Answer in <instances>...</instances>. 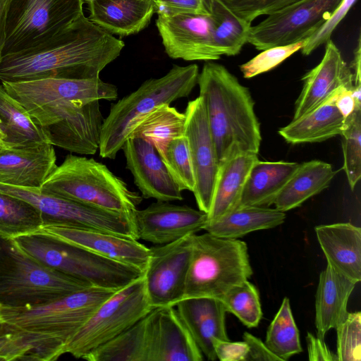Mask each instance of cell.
I'll use <instances>...</instances> for the list:
<instances>
[{
  "mask_svg": "<svg viewBox=\"0 0 361 361\" xmlns=\"http://www.w3.org/2000/svg\"><path fill=\"white\" fill-rule=\"evenodd\" d=\"M124 42L85 14L34 49L3 56L1 82L44 78L92 79L119 56Z\"/></svg>",
  "mask_w": 361,
  "mask_h": 361,
  "instance_id": "6da1fadb",
  "label": "cell"
},
{
  "mask_svg": "<svg viewBox=\"0 0 361 361\" xmlns=\"http://www.w3.org/2000/svg\"><path fill=\"white\" fill-rule=\"evenodd\" d=\"M219 162L237 152L259 153L260 125L249 90L223 65L207 61L197 78Z\"/></svg>",
  "mask_w": 361,
  "mask_h": 361,
  "instance_id": "7a4b0ae2",
  "label": "cell"
},
{
  "mask_svg": "<svg viewBox=\"0 0 361 361\" xmlns=\"http://www.w3.org/2000/svg\"><path fill=\"white\" fill-rule=\"evenodd\" d=\"M116 291L90 286L41 305L1 306V317L24 334L31 348L26 360H56L64 354L70 339Z\"/></svg>",
  "mask_w": 361,
  "mask_h": 361,
  "instance_id": "3957f363",
  "label": "cell"
},
{
  "mask_svg": "<svg viewBox=\"0 0 361 361\" xmlns=\"http://www.w3.org/2000/svg\"><path fill=\"white\" fill-rule=\"evenodd\" d=\"M2 86L42 128L75 118H103L99 102L118 99L116 86L99 77L4 82Z\"/></svg>",
  "mask_w": 361,
  "mask_h": 361,
  "instance_id": "277c9868",
  "label": "cell"
},
{
  "mask_svg": "<svg viewBox=\"0 0 361 361\" xmlns=\"http://www.w3.org/2000/svg\"><path fill=\"white\" fill-rule=\"evenodd\" d=\"M40 190L103 210L133 216L142 197L104 164L68 154L44 180Z\"/></svg>",
  "mask_w": 361,
  "mask_h": 361,
  "instance_id": "5b68a950",
  "label": "cell"
},
{
  "mask_svg": "<svg viewBox=\"0 0 361 361\" xmlns=\"http://www.w3.org/2000/svg\"><path fill=\"white\" fill-rule=\"evenodd\" d=\"M199 73L197 64L173 65L164 75L145 80L114 104L102 126L100 157L115 159L140 118L161 104L189 96L197 85Z\"/></svg>",
  "mask_w": 361,
  "mask_h": 361,
  "instance_id": "8992f818",
  "label": "cell"
},
{
  "mask_svg": "<svg viewBox=\"0 0 361 361\" xmlns=\"http://www.w3.org/2000/svg\"><path fill=\"white\" fill-rule=\"evenodd\" d=\"M91 285L50 268L0 236V305H41Z\"/></svg>",
  "mask_w": 361,
  "mask_h": 361,
  "instance_id": "52a82bcc",
  "label": "cell"
},
{
  "mask_svg": "<svg viewBox=\"0 0 361 361\" xmlns=\"http://www.w3.org/2000/svg\"><path fill=\"white\" fill-rule=\"evenodd\" d=\"M32 257L92 286L118 290L143 275L140 269L42 233L13 238Z\"/></svg>",
  "mask_w": 361,
  "mask_h": 361,
  "instance_id": "ba28073f",
  "label": "cell"
},
{
  "mask_svg": "<svg viewBox=\"0 0 361 361\" xmlns=\"http://www.w3.org/2000/svg\"><path fill=\"white\" fill-rule=\"evenodd\" d=\"M192 247L183 299H221L252 274L246 243L208 232L192 236Z\"/></svg>",
  "mask_w": 361,
  "mask_h": 361,
  "instance_id": "9c48e42d",
  "label": "cell"
},
{
  "mask_svg": "<svg viewBox=\"0 0 361 361\" xmlns=\"http://www.w3.org/2000/svg\"><path fill=\"white\" fill-rule=\"evenodd\" d=\"M84 0H8L3 56L47 42L84 14Z\"/></svg>",
  "mask_w": 361,
  "mask_h": 361,
  "instance_id": "30bf717a",
  "label": "cell"
},
{
  "mask_svg": "<svg viewBox=\"0 0 361 361\" xmlns=\"http://www.w3.org/2000/svg\"><path fill=\"white\" fill-rule=\"evenodd\" d=\"M152 309L142 275L116 291L99 306L66 344L64 354L82 359L132 326Z\"/></svg>",
  "mask_w": 361,
  "mask_h": 361,
  "instance_id": "8fae6325",
  "label": "cell"
},
{
  "mask_svg": "<svg viewBox=\"0 0 361 361\" xmlns=\"http://www.w3.org/2000/svg\"><path fill=\"white\" fill-rule=\"evenodd\" d=\"M0 192L18 197L34 207L44 224L103 231L138 240L133 216L103 210L42 192L40 188H26L0 183Z\"/></svg>",
  "mask_w": 361,
  "mask_h": 361,
  "instance_id": "7c38bea8",
  "label": "cell"
},
{
  "mask_svg": "<svg viewBox=\"0 0 361 361\" xmlns=\"http://www.w3.org/2000/svg\"><path fill=\"white\" fill-rule=\"evenodd\" d=\"M342 0H300L267 15L251 26L247 43L257 50L308 39L332 14Z\"/></svg>",
  "mask_w": 361,
  "mask_h": 361,
  "instance_id": "4fadbf2b",
  "label": "cell"
},
{
  "mask_svg": "<svg viewBox=\"0 0 361 361\" xmlns=\"http://www.w3.org/2000/svg\"><path fill=\"white\" fill-rule=\"evenodd\" d=\"M192 236L149 247V259L143 278L153 308L175 307L183 299L192 254Z\"/></svg>",
  "mask_w": 361,
  "mask_h": 361,
  "instance_id": "5bb4252c",
  "label": "cell"
},
{
  "mask_svg": "<svg viewBox=\"0 0 361 361\" xmlns=\"http://www.w3.org/2000/svg\"><path fill=\"white\" fill-rule=\"evenodd\" d=\"M184 114V135L189 147L195 182L192 192L198 209L207 214L219 162L202 99L199 96L189 101Z\"/></svg>",
  "mask_w": 361,
  "mask_h": 361,
  "instance_id": "9a60e30c",
  "label": "cell"
},
{
  "mask_svg": "<svg viewBox=\"0 0 361 361\" xmlns=\"http://www.w3.org/2000/svg\"><path fill=\"white\" fill-rule=\"evenodd\" d=\"M156 25L165 52L171 59L212 61L222 56L209 14L158 16Z\"/></svg>",
  "mask_w": 361,
  "mask_h": 361,
  "instance_id": "2e32d148",
  "label": "cell"
},
{
  "mask_svg": "<svg viewBox=\"0 0 361 361\" xmlns=\"http://www.w3.org/2000/svg\"><path fill=\"white\" fill-rule=\"evenodd\" d=\"M133 221L138 240L165 245L204 230L207 214L185 204L157 200L137 209Z\"/></svg>",
  "mask_w": 361,
  "mask_h": 361,
  "instance_id": "e0dca14e",
  "label": "cell"
},
{
  "mask_svg": "<svg viewBox=\"0 0 361 361\" xmlns=\"http://www.w3.org/2000/svg\"><path fill=\"white\" fill-rule=\"evenodd\" d=\"M126 169L142 198L157 201H180L182 191L172 178L154 146L138 137L130 136L122 149Z\"/></svg>",
  "mask_w": 361,
  "mask_h": 361,
  "instance_id": "ac0fdd59",
  "label": "cell"
},
{
  "mask_svg": "<svg viewBox=\"0 0 361 361\" xmlns=\"http://www.w3.org/2000/svg\"><path fill=\"white\" fill-rule=\"evenodd\" d=\"M302 88L298 97L293 120L324 104L343 90H353V73L334 42L326 43L320 63L302 78Z\"/></svg>",
  "mask_w": 361,
  "mask_h": 361,
  "instance_id": "d6986e66",
  "label": "cell"
},
{
  "mask_svg": "<svg viewBox=\"0 0 361 361\" xmlns=\"http://www.w3.org/2000/svg\"><path fill=\"white\" fill-rule=\"evenodd\" d=\"M37 232L51 235L102 257L135 267L143 273L148 263L149 247L137 240L103 231L54 224L43 225Z\"/></svg>",
  "mask_w": 361,
  "mask_h": 361,
  "instance_id": "ffe728a7",
  "label": "cell"
},
{
  "mask_svg": "<svg viewBox=\"0 0 361 361\" xmlns=\"http://www.w3.org/2000/svg\"><path fill=\"white\" fill-rule=\"evenodd\" d=\"M151 361H202L203 354L176 307L152 309Z\"/></svg>",
  "mask_w": 361,
  "mask_h": 361,
  "instance_id": "44dd1931",
  "label": "cell"
},
{
  "mask_svg": "<svg viewBox=\"0 0 361 361\" xmlns=\"http://www.w3.org/2000/svg\"><path fill=\"white\" fill-rule=\"evenodd\" d=\"M51 144L0 150V183L40 188L57 166Z\"/></svg>",
  "mask_w": 361,
  "mask_h": 361,
  "instance_id": "7402d4cb",
  "label": "cell"
},
{
  "mask_svg": "<svg viewBox=\"0 0 361 361\" xmlns=\"http://www.w3.org/2000/svg\"><path fill=\"white\" fill-rule=\"evenodd\" d=\"M176 309L200 349L209 360H215L212 340H229L225 324L226 310L217 298L196 297L179 301Z\"/></svg>",
  "mask_w": 361,
  "mask_h": 361,
  "instance_id": "603a6c76",
  "label": "cell"
},
{
  "mask_svg": "<svg viewBox=\"0 0 361 361\" xmlns=\"http://www.w3.org/2000/svg\"><path fill=\"white\" fill-rule=\"evenodd\" d=\"M87 18L112 35L126 37L145 29L155 13L152 0H84Z\"/></svg>",
  "mask_w": 361,
  "mask_h": 361,
  "instance_id": "cb8c5ba5",
  "label": "cell"
},
{
  "mask_svg": "<svg viewBox=\"0 0 361 361\" xmlns=\"http://www.w3.org/2000/svg\"><path fill=\"white\" fill-rule=\"evenodd\" d=\"M327 264L356 283L361 280V228L350 223L314 228Z\"/></svg>",
  "mask_w": 361,
  "mask_h": 361,
  "instance_id": "d4e9b609",
  "label": "cell"
},
{
  "mask_svg": "<svg viewBox=\"0 0 361 361\" xmlns=\"http://www.w3.org/2000/svg\"><path fill=\"white\" fill-rule=\"evenodd\" d=\"M356 283L327 264L319 277L315 296L317 336L325 334L346 317L349 297Z\"/></svg>",
  "mask_w": 361,
  "mask_h": 361,
  "instance_id": "484cf974",
  "label": "cell"
},
{
  "mask_svg": "<svg viewBox=\"0 0 361 361\" xmlns=\"http://www.w3.org/2000/svg\"><path fill=\"white\" fill-rule=\"evenodd\" d=\"M258 154L235 152L219 163L207 222L215 221L237 207L243 187Z\"/></svg>",
  "mask_w": 361,
  "mask_h": 361,
  "instance_id": "4316f807",
  "label": "cell"
},
{
  "mask_svg": "<svg viewBox=\"0 0 361 361\" xmlns=\"http://www.w3.org/2000/svg\"><path fill=\"white\" fill-rule=\"evenodd\" d=\"M299 165L296 162L258 159L250 171L237 207H269Z\"/></svg>",
  "mask_w": 361,
  "mask_h": 361,
  "instance_id": "83f0119b",
  "label": "cell"
},
{
  "mask_svg": "<svg viewBox=\"0 0 361 361\" xmlns=\"http://www.w3.org/2000/svg\"><path fill=\"white\" fill-rule=\"evenodd\" d=\"M336 94L306 114L292 120L279 129V134L291 144L320 142L340 135L345 118L335 104Z\"/></svg>",
  "mask_w": 361,
  "mask_h": 361,
  "instance_id": "f1b7e54d",
  "label": "cell"
},
{
  "mask_svg": "<svg viewBox=\"0 0 361 361\" xmlns=\"http://www.w3.org/2000/svg\"><path fill=\"white\" fill-rule=\"evenodd\" d=\"M152 310L132 326L82 359L88 361H150Z\"/></svg>",
  "mask_w": 361,
  "mask_h": 361,
  "instance_id": "f546056e",
  "label": "cell"
},
{
  "mask_svg": "<svg viewBox=\"0 0 361 361\" xmlns=\"http://www.w3.org/2000/svg\"><path fill=\"white\" fill-rule=\"evenodd\" d=\"M336 174L332 166L323 161L311 160L300 164L276 197L275 208L285 212L300 207L327 188Z\"/></svg>",
  "mask_w": 361,
  "mask_h": 361,
  "instance_id": "4dcf8cb0",
  "label": "cell"
},
{
  "mask_svg": "<svg viewBox=\"0 0 361 361\" xmlns=\"http://www.w3.org/2000/svg\"><path fill=\"white\" fill-rule=\"evenodd\" d=\"M285 219V212L276 208L239 207L215 221L207 222L204 230L218 237L238 239L253 231L276 227Z\"/></svg>",
  "mask_w": 361,
  "mask_h": 361,
  "instance_id": "1f68e13d",
  "label": "cell"
},
{
  "mask_svg": "<svg viewBox=\"0 0 361 361\" xmlns=\"http://www.w3.org/2000/svg\"><path fill=\"white\" fill-rule=\"evenodd\" d=\"M0 121L6 136L7 149L50 144L44 129L2 85H0Z\"/></svg>",
  "mask_w": 361,
  "mask_h": 361,
  "instance_id": "d6a6232c",
  "label": "cell"
},
{
  "mask_svg": "<svg viewBox=\"0 0 361 361\" xmlns=\"http://www.w3.org/2000/svg\"><path fill=\"white\" fill-rule=\"evenodd\" d=\"M185 123L184 113L169 104H163L140 118L130 136L149 141L159 154L171 140L184 135Z\"/></svg>",
  "mask_w": 361,
  "mask_h": 361,
  "instance_id": "836d02e7",
  "label": "cell"
},
{
  "mask_svg": "<svg viewBox=\"0 0 361 361\" xmlns=\"http://www.w3.org/2000/svg\"><path fill=\"white\" fill-rule=\"evenodd\" d=\"M216 44L222 56L238 54L247 43L252 24L236 16L221 0H206Z\"/></svg>",
  "mask_w": 361,
  "mask_h": 361,
  "instance_id": "e575fe53",
  "label": "cell"
},
{
  "mask_svg": "<svg viewBox=\"0 0 361 361\" xmlns=\"http://www.w3.org/2000/svg\"><path fill=\"white\" fill-rule=\"evenodd\" d=\"M43 224L40 213L34 207L0 192V236L14 238L35 233Z\"/></svg>",
  "mask_w": 361,
  "mask_h": 361,
  "instance_id": "d590c367",
  "label": "cell"
},
{
  "mask_svg": "<svg viewBox=\"0 0 361 361\" xmlns=\"http://www.w3.org/2000/svg\"><path fill=\"white\" fill-rule=\"evenodd\" d=\"M264 343L282 361H286L302 351L299 331L288 298H284L279 311L270 323Z\"/></svg>",
  "mask_w": 361,
  "mask_h": 361,
  "instance_id": "8d00e7d4",
  "label": "cell"
},
{
  "mask_svg": "<svg viewBox=\"0 0 361 361\" xmlns=\"http://www.w3.org/2000/svg\"><path fill=\"white\" fill-rule=\"evenodd\" d=\"M226 312L249 328L258 326L262 311L259 293L248 280L233 287L221 299Z\"/></svg>",
  "mask_w": 361,
  "mask_h": 361,
  "instance_id": "74e56055",
  "label": "cell"
},
{
  "mask_svg": "<svg viewBox=\"0 0 361 361\" xmlns=\"http://www.w3.org/2000/svg\"><path fill=\"white\" fill-rule=\"evenodd\" d=\"M340 135L342 137L343 169L353 190L361 177V107L345 119Z\"/></svg>",
  "mask_w": 361,
  "mask_h": 361,
  "instance_id": "f35d334b",
  "label": "cell"
},
{
  "mask_svg": "<svg viewBox=\"0 0 361 361\" xmlns=\"http://www.w3.org/2000/svg\"><path fill=\"white\" fill-rule=\"evenodd\" d=\"M159 154L180 190L193 192L195 177L185 135L171 140Z\"/></svg>",
  "mask_w": 361,
  "mask_h": 361,
  "instance_id": "ab89813d",
  "label": "cell"
},
{
  "mask_svg": "<svg viewBox=\"0 0 361 361\" xmlns=\"http://www.w3.org/2000/svg\"><path fill=\"white\" fill-rule=\"evenodd\" d=\"M338 361L361 360V313L348 312L345 319L336 327Z\"/></svg>",
  "mask_w": 361,
  "mask_h": 361,
  "instance_id": "60d3db41",
  "label": "cell"
},
{
  "mask_svg": "<svg viewBox=\"0 0 361 361\" xmlns=\"http://www.w3.org/2000/svg\"><path fill=\"white\" fill-rule=\"evenodd\" d=\"M307 39L283 46L272 47L264 50L248 61L240 66L245 78H251L267 72L292 54L300 50L307 42Z\"/></svg>",
  "mask_w": 361,
  "mask_h": 361,
  "instance_id": "b9f144b4",
  "label": "cell"
},
{
  "mask_svg": "<svg viewBox=\"0 0 361 361\" xmlns=\"http://www.w3.org/2000/svg\"><path fill=\"white\" fill-rule=\"evenodd\" d=\"M300 0H221L236 16L252 24L257 17L275 13Z\"/></svg>",
  "mask_w": 361,
  "mask_h": 361,
  "instance_id": "7bdbcfd3",
  "label": "cell"
},
{
  "mask_svg": "<svg viewBox=\"0 0 361 361\" xmlns=\"http://www.w3.org/2000/svg\"><path fill=\"white\" fill-rule=\"evenodd\" d=\"M30 346L24 334L18 329L0 322V360H26Z\"/></svg>",
  "mask_w": 361,
  "mask_h": 361,
  "instance_id": "ee69618b",
  "label": "cell"
},
{
  "mask_svg": "<svg viewBox=\"0 0 361 361\" xmlns=\"http://www.w3.org/2000/svg\"><path fill=\"white\" fill-rule=\"evenodd\" d=\"M357 0H342L330 17L307 39L300 49L303 55L307 56L323 44H326L339 23Z\"/></svg>",
  "mask_w": 361,
  "mask_h": 361,
  "instance_id": "f6af8a7d",
  "label": "cell"
},
{
  "mask_svg": "<svg viewBox=\"0 0 361 361\" xmlns=\"http://www.w3.org/2000/svg\"><path fill=\"white\" fill-rule=\"evenodd\" d=\"M157 16L209 15L206 0H152Z\"/></svg>",
  "mask_w": 361,
  "mask_h": 361,
  "instance_id": "bcb514c9",
  "label": "cell"
},
{
  "mask_svg": "<svg viewBox=\"0 0 361 361\" xmlns=\"http://www.w3.org/2000/svg\"><path fill=\"white\" fill-rule=\"evenodd\" d=\"M212 345L216 358L221 361H245L248 347L245 341L214 338Z\"/></svg>",
  "mask_w": 361,
  "mask_h": 361,
  "instance_id": "7dc6e473",
  "label": "cell"
},
{
  "mask_svg": "<svg viewBox=\"0 0 361 361\" xmlns=\"http://www.w3.org/2000/svg\"><path fill=\"white\" fill-rule=\"evenodd\" d=\"M243 341L248 347L245 361H282L269 350L264 343L252 334L245 332Z\"/></svg>",
  "mask_w": 361,
  "mask_h": 361,
  "instance_id": "c3c4849f",
  "label": "cell"
},
{
  "mask_svg": "<svg viewBox=\"0 0 361 361\" xmlns=\"http://www.w3.org/2000/svg\"><path fill=\"white\" fill-rule=\"evenodd\" d=\"M306 340L310 360L338 361L336 353L329 349L324 338L308 332Z\"/></svg>",
  "mask_w": 361,
  "mask_h": 361,
  "instance_id": "681fc988",
  "label": "cell"
},
{
  "mask_svg": "<svg viewBox=\"0 0 361 361\" xmlns=\"http://www.w3.org/2000/svg\"><path fill=\"white\" fill-rule=\"evenodd\" d=\"M335 104L345 118L355 109L361 107V101L355 97L353 90H343L336 95Z\"/></svg>",
  "mask_w": 361,
  "mask_h": 361,
  "instance_id": "f907efd6",
  "label": "cell"
},
{
  "mask_svg": "<svg viewBox=\"0 0 361 361\" xmlns=\"http://www.w3.org/2000/svg\"><path fill=\"white\" fill-rule=\"evenodd\" d=\"M360 51V37H359L357 45L354 50L353 60L349 66L353 75L355 86L361 85Z\"/></svg>",
  "mask_w": 361,
  "mask_h": 361,
  "instance_id": "816d5d0a",
  "label": "cell"
},
{
  "mask_svg": "<svg viewBox=\"0 0 361 361\" xmlns=\"http://www.w3.org/2000/svg\"><path fill=\"white\" fill-rule=\"evenodd\" d=\"M8 0H0V64L3 59V49L5 43V20Z\"/></svg>",
  "mask_w": 361,
  "mask_h": 361,
  "instance_id": "f5cc1de1",
  "label": "cell"
},
{
  "mask_svg": "<svg viewBox=\"0 0 361 361\" xmlns=\"http://www.w3.org/2000/svg\"><path fill=\"white\" fill-rule=\"evenodd\" d=\"M6 136L3 130L1 123L0 121V150L7 149L6 145Z\"/></svg>",
  "mask_w": 361,
  "mask_h": 361,
  "instance_id": "db71d44e",
  "label": "cell"
},
{
  "mask_svg": "<svg viewBox=\"0 0 361 361\" xmlns=\"http://www.w3.org/2000/svg\"><path fill=\"white\" fill-rule=\"evenodd\" d=\"M0 310H1V305H0ZM1 312H0V322H1Z\"/></svg>",
  "mask_w": 361,
  "mask_h": 361,
  "instance_id": "11a10c76",
  "label": "cell"
}]
</instances>
